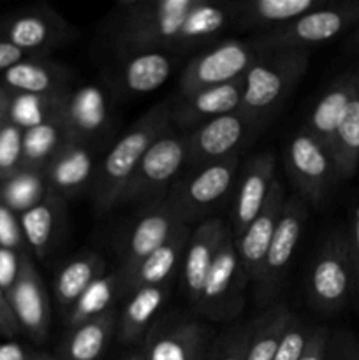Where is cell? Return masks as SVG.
<instances>
[{"mask_svg": "<svg viewBox=\"0 0 359 360\" xmlns=\"http://www.w3.org/2000/svg\"><path fill=\"white\" fill-rule=\"evenodd\" d=\"M310 65L305 49H275L260 51L245 74L239 115L257 130L263 129L294 91Z\"/></svg>", "mask_w": 359, "mask_h": 360, "instance_id": "3957f363", "label": "cell"}, {"mask_svg": "<svg viewBox=\"0 0 359 360\" xmlns=\"http://www.w3.org/2000/svg\"><path fill=\"white\" fill-rule=\"evenodd\" d=\"M168 297L165 287H144L132 292L116 322V338L122 343L132 345L143 340L153 323L155 315Z\"/></svg>", "mask_w": 359, "mask_h": 360, "instance_id": "f546056e", "label": "cell"}, {"mask_svg": "<svg viewBox=\"0 0 359 360\" xmlns=\"http://www.w3.org/2000/svg\"><path fill=\"white\" fill-rule=\"evenodd\" d=\"M259 55L260 51L250 41L227 39L215 42L187 62L180 74L176 95H189L239 79L248 72Z\"/></svg>", "mask_w": 359, "mask_h": 360, "instance_id": "9c48e42d", "label": "cell"}, {"mask_svg": "<svg viewBox=\"0 0 359 360\" xmlns=\"http://www.w3.org/2000/svg\"><path fill=\"white\" fill-rule=\"evenodd\" d=\"M248 281V276L239 262L234 236L229 225L215 253L213 264L196 309L213 322L232 320L239 315L245 304V290Z\"/></svg>", "mask_w": 359, "mask_h": 360, "instance_id": "ba28073f", "label": "cell"}, {"mask_svg": "<svg viewBox=\"0 0 359 360\" xmlns=\"http://www.w3.org/2000/svg\"><path fill=\"white\" fill-rule=\"evenodd\" d=\"M327 341H329V330L326 327L315 326L312 338H310L308 345H306L299 360H326Z\"/></svg>", "mask_w": 359, "mask_h": 360, "instance_id": "f6af8a7d", "label": "cell"}, {"mask_svg": "<svg viewBox=\"0 0 359 360\" xmlns=\"http://www.w3.org/2000/svg\"><path fill=\"white\" fill-rule=\"evenodd\" d=\"M345 49H347L348 53L359 55V23L351 30V35H348L347 42H345Z\"/></svg>", "mask_w": 359, "mask_h": 360, "instance_id": "f907efd6", "label": "cell"}, {"mask_svg": "<svg viewBox=\"0 0 359 360\" xmlns=\"http://www.w3.org/2000/svg\"><path fill=\"white\" fill-rule=\"evenodd\" d=\"M210 329L190 316H165L143 338L144 360H204L211 347Z\"/></svg>", "mask_w": 359, "mask_h": 360, "instance_id": "4fadbf2b", "label": "cell"}, {"mask_svg": "<svg viewBox=\"0 0 359 360\" xmlns=\"http://www.w3.org/2000/svg\"><path fill=\"white\" fill-rule=\"evenodd\" d=\"M285 200H287L285 188L277 179L270 195H267L266 202H264L263 210L253 218L248 229L238 239H234L239 262H241L248 280L253 281L256 285L260 280L267 248H270L271 239H273L275 231H277Z\"/></svg>", "mask_w": 359, "mask_h": 360, "instance_id": "d6986e66", "label": "cell"}, {"mask_svg": "<svg viewBox=\"0 0 359 360\" xmlns=\"http://www.w3.org/2000/svg\"><path fill=\"white\" fill-rule=\"evenodd\" d=\"M102 274H106V262L97 253L74 257L63 264L55 276V299L63 315Z\"/></svg>", "mask_w": 359, "mask_h": 360, "instance_id": "4dcf8cb0", "label": "cell"}, {"mask_svg": "<svg viewBox=\"0 0 359 360\" xmlns=\"http://www.w3.org/2000/svg\"><path fill=\"white\" fill-rule=\"evenodd\" d=\"M69 70L58 63L30 56L16 63L0 77V86L20 95H58L67 91Z\"/></svg>", "mask_w": 359, "mask_h": 360, "instance_id": "484cf974", "label": "cell"}, {"mask_svg": "<svg viewBox=\"0 0 359 360\" xmlns=\"http://www.w3.org/2000/svg\"><path fill=\"white\" fill-rule=\"evenodd\" d=\"M21 333L16 319H14L13 308L9 304L6 292L0 288V334L6 338H16Z\"/></svg>", "mask_w": 359, "mask_h": 360, "instance_id": "bcb514c9", "label": "cell"}, {"mask_svg": "<svg viewBox=\"0 0 359 360\" xmlns=\"http://www.w3.org/2000/svg\"><path fill=\"white\" fill-rule=\"evenodd\" d=\"M245 76L220 86L206 88L189 95H175L169 101V118L172 129L185 132L218 118L238 112L243 98Z\"/></svg>", "mask_w": 359, "mask_h": 360, "instance_id": "e0dca14e", "label": "cell"}, {"mask_svg": "<svg viewBox=\"0 0 359 360\" xmlns=\"http://www.w3.org/2000/svg\"><path fill=\"white\" fill-rule=\"evenodd\" d=\"M30 360H60V359L51 354H32Z\"/></svg>", "mask_w": 359, "mask_h": 360, "instance_id": "816d5d0a", "label": "cell"}, {"mask_svg": "<svg viewBox=\"0 0 359 360\" xmlns=\"http://www.w3.org/2000/svg\"><path fill=\"white\" fill-rule=\"evenodd\" d=\"M65 200L53 192H46L44 197L20 214V227L23 232L25 245L30 253L44 259L55 246L65 220Z\"/></svg>", "mask_w": 359, "mask_h": 360, "instance_id": "4316f807", "label": "cell"}, {"mask_svg": "<svg viewBox=\"0 0 359 360\" xmlns=\"http://www.w3.org/2000/svg\"><path fill=\"white\" fill-rule=\"evenodd\" d=\"M120 294V278L118 273L102 274L101 278L94 281L87 290L81 294L73 304V308L65 313L67 329L81 326L92 319L104 315L109 309H113L116 295Z\"/></svg>", "mask_w": 359, "mask_h": 360, "instance_id": "e575fe53", "label": "cell"}, {"mask_svg": "<svg viewBox=\"0 0 359 360\" xmlns=\"http://www.w3.org/2000/svg\"><path fill=\"white\" fill-rule=\"evenodd\" d=\"M275 176V155L259 153L250 158L241 169L234 186V200H232L231 231L234 239H238L248 229L253 218L259 214L273 188Z\"/></svg>", "mask_w": 359, "mask_h": 360, "instance_id": "ac0fdd59", "label": "cell"}, {"mask_svg": "<svg viewBox=\"0 0 359 360\" xmlns=\"http://www.w3.org/2000/svg\"><path fill=\"white\" fill-rule=\"evenodd\" d=\"M250 341V322L232 326L218 338H213L204 360H246Z\"/></svg>", "mask_w": 359, "mask_h": 360, "instance_id": "74e56055", "label": "cell"}, {"mask_svg": "<svg viewBox=\"0 0 359 360\" xmlns=\"http://www.w3.org/2000/svg\"><path fill=\"white\" fill-rule=\"evenodd\" d=\"M285 169L305 202L319 207L340 181L333 155L306 129L291 137L285 148Z\"/></svg>", "mask_w": 359, "mask_h": 360, "instance_id": "30bf717a", "label": "cell"}, {"mask_svg": "<svg viewBox=\"0 0 359 360\" xmlns=\"http://www.w3.org/2000/svg\"><path fill=\"white\" fill-rule=\"evenodd\" d=\"M95 171L97 165L90 144L67 141L46 165V188L65 200L92 186Z\"/></svg>", "mask_w": 359, "mask_h": 360, "instance_id": "44dd1931", "label": "cell"}, {"mask_svg": "<svg viewBox=\"0 0 359 360\" xmlns=\"http://www.w3.org/2000/svg\"><path fill=\"white\" fill-rule=\"evenodd\" d=\"M326 360H359V340L351 333H329Z\"/></svg>", "mask_w": 359, "mask_h": 360, "instance_id": "b9f144b4", "label": "cell"}, {"mask_svg": "<svg viewBox=\"0 0 359 360\" xmlns=\"http://www.w3.org/2000/svg\"><path fill=\"white\" fill-rule=\"evenodd\" d=\"M183 225L185 224L176 217L165 200L143 207L118 239V276L127 274L141 260L160 248Z\"/></svg>", "mask_w": 359, "mask_h": 360, "instance_id": "9a60e30c", "label": "cell"}, {"mask_svg": "<svg viewBox=\"0 0 359 360\" xmlns=\"http://www.w3.org/2000/svg\"><path fill=\"white\" fill-rule=\"evenodd\" d=\"M234 0H123L109 21V42L120 60L136 53L187 51L211 46L231 28Z\"/></svg>", "mask_w": 359, "mask_h": 360, "instance_id": "6da1fadb", "label": "cell"}, {"mask_svg": "<svg viewBox=\"0 0 359 360\" xmlns=\"http://www.w3.org/2000/svg\"><path fill=\"white\" fill-rule=\"evenodd\" d=\"M21 143L23 130L14 123L0 125V181L21 169Z\"/></svg>", "mask_w": 359, "mask_h": 360, "instance_id": "f35d334b", "label": "cell"}, {"mask_svg": "<svg viewBox=\"0 0 359 360\" xmlns=\"http://www.w3.org/2000/svg\"><path fill=\"white\" fill-rule=\"evenodd\" d=\"M67 143V134L60 116L49 122L23 130L21 143V169L44 172L56 151Z\"/></svg>", "mask_w": 359, "mask_h": 360, "instance_id": "d6a6232c", "label": "cell"}, {"mask_svg": "<svg viewBox=\"0 0 359 360\" xmlns=\"http://www.w3.org/2000/svg\"><path fill=\"white\" fill-rule=\"evenodd\" d=\"M32 354H25L23 348L16 343H7L0 347V360H30Z\"/></svg>", "mask_w": 359, "mask_h": 360, "instance_id": "c3c4849f", "label": "cell"}, {"mask_svg": "<svg viewBox=\"0 0 359 360\" xmlns=\"http://www.w3.org/2000/svg\"><path fill=\"white\" fill-rule=\"evenodd\" d=\"M118 313L109 309L104 315L92 319L69 330L58 347L60 360H101L116 330Z\"/></svg>", "mask_w": 359, "mask_h": 360, "instance_id": "f1b7e54d", "label": "cell"}, {"mask_svg": "<svg viewBox=\"0 0 359 360\" xmlns=\"http://www.w3.org/2000/svg\"><path fill=\"white\" fill-rule=\"evenodd\" d=\"M169 101L158 102L146 115L141 116L106 153L97 165L90 186L92 206L97 214H106L116 207L122 199L127 183L132 178L137 164L148 148L171 129Z\"/></svg>", "mask_w": 359, "mask_h": 360, "instance_id": "7a4b0ae2", "label": "cell"}, {"mask_svg": "<svg viewBox=\"0 0 359 360\" xmlns=\"http://www.w3.org/2000/svg\"><path fill=\"white\" fill-rule=\"evenodd\" d=\"M359 23V0H327L284 27L248 39L257 51L305 49L327 44Z\"/></svg>", "mask_w": 359, "mask_h": 360, "instance_id": "277c9868", "label": "cell"}, {"mask_svg": "<svg viewBox=\"0 0 359 360\" xmlns=\"http://www.w3.org/2000/svg\"><path fill=\"white\" fill-rule=\"evenodd\" d=\"M327 0H234V20L231 28L264 34L291 23L296 18L324 6Z\"/></svg>", "mask_w": 359, "mask_h": 360, "instance_id": "cb8c5ba5", "label": "cell"}, {"mask_svg": "<svg viewBox=\"0 0 359 360\" xmlns=\"http://www.w3.org/2000/svg\"><path fill=\"white\" fill-rule=\"evenodd\" d=\"M0 248L28 252L20 227V214L14 213L2 199H0Z\"/></svg>", "mask_w": 359, "mask_h": 360, "instance_id": "60d3db41", "label": "cell"}, {"mask_svg": "<svg viewBox=\"0 0 359 360\" xmlns=\"http://www.w3.org/2000/svg\"><path fill=\"white\" fill-rule=\"evenodd\" d=\"M192 225H183L160 248L141 260L136 267L120 278V292L130 295L144 287H165L172 274L182 267Z\"/></svg>", "mask_w": 359, "mask_h": 360, "instance_id": "7402d4cb", "label": "cell"}, {"mask_svg": "<svg viewBox=\"0 0 359 360\" xmlns=\"http://www.w3.org/2000/svg\"><path fill=\"white\" fill-rule=\"evenodd\" d=\"M176 58V55L158 51L125 56L116 69V86L129 95L151 94L169 79Z\"/></svg>", "mask_w": 359, "mask_h": 360, "instance_id": "83f0119b", "label": "cell"}, {"mask_svg": "<svg viewBox=\"0 0 359 360\" xmlns=\"http://www.w3.org/2000/svg\"><path fill=\"white\" fill-rule=\"evenodd\" d=\"M185 137L171 127L143 155L123 190L120 204L146 207L164 200L185 171Z\"/></svg>", "mask_w": 359, "mask_h": 360, "instance_id": "8992f818", "label": "cell"}, {"mask_svg": "<svg viewBox=\"0 0 359 360\" xmlns=\"http://www.w3.org/2000/svg\"><path fill=\"white\" fill-rule=\"evenodd\" d=\"M7 299L21 333L34 341H44L49 334L51 311L44 281L35 267L30 252L21 253L20 273L13 288L7 292Z\"/></svg>", "mask_w": 359, "mask_h": 360, "instance_id": "2e32d148", "label": "cell"}, {"mask_svg": "<svg viewBox=\"0 0 359 360\" xmlns=\"http://www.w3.org/2000/svg\"><path fill=\"white\" fill-rule=\"evenodd\" d=\"M308 302L322 315H334L354 297V271L347 232L333 231L322 243L306 280Z\"/></svg>", "mask_w": 359, "mask_h": 360, "instance_id": "52a82bcc", "label": "cell"}, {"mask_svg": "<svg viewBox=\"0 0 359 360\" xmlns=\"http://www.w3.org/2000/svg\"><path fill=\"white\" fill-rule=\"evenodd\" d=\"M27 58H30V55L21 51L20 48L13 46L11 42L0 39V74H4L6 70H9L11 67H14L16 63L23 62V60Z\"/></svg>", "mask_w": 359, "mask_h": 360, "instance_id": "7dc6e473", "label": "cell"}, {"mask_svg": "<svg viewBox=\"0 0 359 360\" xmlns=\"http://www.w3.org/2000/svg\"><path fill=\"white\" fill-rule=\"evenodd\" d=\"M60 122L65 129L67 141L92 144L108 122L104 95L94 86L69 91L60 111Z\"/></svg>", "mask_w": 359, "mask_h": 360, "instance_id": "d4e9b609", "label": "cell"}, {"mask_svg": "<svg viewBox=\"0 0 359 360\" xmlns=\"http://www.w3.org/2000/svg\"><path fill=\"white\" fill-rule=\"evenodd\" d=\"M331 155L336 164L340 181L354 178L359 167V90L352 97L334 130Z\"/></svg>", "mask_w": 359, "mask_h": 360, "instance_id": "836d02e7", "label": "cell"}, {"mask_svg": "<svg viewBox=\"0 0 359 360\" xmlns=\"http://www.w3.org/2000/svg\"><path fill=\"white\" fill-rule=\"evenodd\" d=\"M67 94H69V90L58 95H46V97L13 94L9 122L20 127L21 130H27L49 122V120L58 118Z\"/></svg>", "mask_w": 359, "mask_h": 360, "instance_id": "d590c367", "label": "cell"}, {"mask_svg": "<svg viewBox=\"0 0 359 360\" xmlns=\"http://www.w3.org/2000/svg\"><path fill=\"white\" fill-rule=\"evenodd\" d=\"M125 360H144V357H143V354H141V352H137V354L130 355V357H127Z\"/></svg>", "mask_w": 359, "mask_h": 360, "instance_id": "f5cc1de1", "label": "cell"}, {"mask_svg": "<svg viewBox=\"0 0 359 360\" xmlns=\"http://www.w3.org/2000/svg\"><path fill=\"white\" fill-rule=\"evenodd\" d=\"M359 90V65L345 70L324 90L317 104L310 112L306 130L324 144L331 153L334 130L344 116L345 109L351 104L352 97Z\"/></svg>", "mask_w": 359, "mask_h": 360, "instance_id": "603a6c76", "label": "cell"}, {"mask_svg": "<svg viewBox=\"0 0 359 360\" xmlns=\"http://www.w3.org/2000/svg\"><path fill=\"white\" fill-rule=\"evenodd\" d=\"M315 326H310L305 320L299 319L298 315L292 313L291 320L287 323L284 336H282L280 345H278L277 355L275 360H299L303 352H305L306 345H308L310 338H312Z\"/></svg>", "mask_w": 359, "mask_h": 360, "instance_id": "ab89813d", "label": "cell"}, {"mask_svg": "<svg viewBox=\"0 0 359 360\" xmlns=\"http://www.w3.org/2000/svg\"><path fill=\"white\" fill-rule=\"evenodd\" d=\"M46 192L48 188L44 172L20 169L13 176L0 181V199L18 214L37 204Z\"/></svg>", "mask_w": 359, "mask_h": 360, "instance_id": "8d00e7d4", "label": "cell"}, {"mask_svg": "<svg viewBox=\"0 0 359 360\" xmlns=\"http://www.w3.org/2000/svg\"><path fill=\"white\" fill-rule=\"evenodd\" d=\"M292 311L285 304H275L264 308L250 322V341L246 360H275L278 345L284 336Z\"/></svg>", "mask_w": 359, "mask_h": 360, "instance_id": "1f68e13d", "label": "cell"}, {"mask_svg": "<svg viewBox=\"0 0 359 360\" xmlns=\"http://www.w3.org/2000/svg\"><path fill=\"white\" fill-rule=\"evenodd\" d=\"M21 253L23 252L0 248V288L6 292V295L13 288L18 273H20Z\"/></svg>", "mask_w": 359, "mask_h": 360, "instance_id": "ee69618b", "label": "cell"}, {"mask_svg": "<svg viewBox=\"0 0 359 360\" xmlns=\"http://www.w3.org/2000/svg\"><path fill=\"white\" fill-rule=\"evenodd\" d=\"M229 224L222 218H206L192 227L189 243H187L185 255L182 262L183 290L190 304L196 308L199 304L208 273L213 264L218 245L227 231Z\"/></svg>", "mask_w": 359, "mask_h": 360, "instance_id": "ffe728a7", "label": "cell"}, {"mask_svg": "<svg viewBox=\"0 0 359 360\" xmlns=\"http://www.w3.org/2000/svg\"><path fill=\"white\" fill-rule=\"evenodd\" d=\"M239 158H224L185 171L165 195V204L185 225L206 220L229 197L238 179Z\"/></svg>", "mask_w": 359, "mask_h": 360, "instance_id": "5b68a950", "label": "cell"}, {"mask_svg": "<svg viewBox=\"0 0 359 360\" xmlns=\"http://www.w3.org/2000/svg\"><path fill=\"white\" fill-rule=\"evenodd\" d=\"M306 218H308V211H306L305 200L299 195L287 197L277 231L267 248L260 280L256 285L259 304H267L280 288L289 271V264L294 259L296 248L301 241Z\"/></svg>", "mask_w": 359, "mask_h": 360, "instance_id": "7c38bea8", "label": "cell"}, {"mask_svg": "<svg viewBox=\"0 0 359 360\" xmlns=\"http://www.w3.org/2000/svg\"><path fill=\"white\" fill-rule=\"evenodd\" d=\"M257 132L259 130L239 112L218 116L189 130L183 134L187 150L185 171L236 157Z\"/></svg>", "mask_w": 359, "mask_h": 360, "instance_id": "8fae6325", "label": "cell"}, {"mask_svg": "<svg viewBox=\"0 0 359 360\" xmlns=\"http://www.w3.org/2000/svg\"><path fill=\"white\" fill-rule=\"evenodd\" d=\"M348 253H351L352 271H354V297L359 301V202L351 211V221L347 231Z\"/></svg>", "mask_w": 359, "mask_h": 360, "instance_id": "7bdbcfd3", "label": "cell"}, {"mask_svg": "<svg viewBox=\"0 0 359 360\" xmlns=\"http://www.w3.org/2000/svg\"><path fill=\"white\" fill-rule=\"evenodd\" d=\"M73 34V27L46 6L18 11L0 21V39L37 58L67 44Z\"/></svg>", "mask_w": 359, "mask_h": 360, "instance_id": "5bb4252c", "label": "cell"}, {"mask_svg": "<svg viewBox=\"0 0 359 360\" xmlns=\"http://www.w3.org/2000/svg\"><path fill=\"white\" fill-rule=\"evenodd\" d=\"M11 101H13V94L9 90H6V88L0 86V125L9 122Z\"/></svg>", "mask_w": 359, "mask_h": 360, "instance_id": "681fc988", "label": "cell"}]
</instances>
